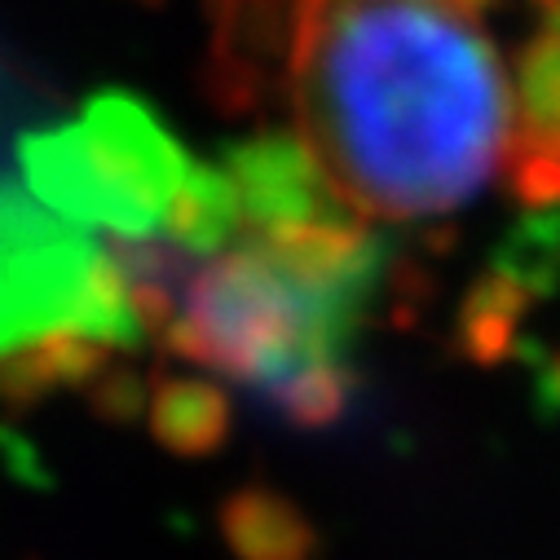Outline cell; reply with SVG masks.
Here are the masks:
<instances>
[{"mask_svg": "<svg viewBox=\"0 0 560 560\" xmlns=\"http://www.w3.org/2000/svg\"><path fill=\"white\" fill-rule=\"evenodd\" d=\"M542 5H560V0H542Z\"/></svg>", "mask_w": 560, "mask_h": 560, "instance_id": "obj_3", "label": "cell"}, {"mask_svg": "<svg viewBox=\"0 0 560 560\" xmlns=\"http://www.w3.org/2000/svg\"><path fill=\"white\" fill-rule=\"evenodd\" d=\"M366 283V243L331 221H273L199 265L173 310V345L273 393L301 419L340 410V349Z\"/></svg>", "mask_w": 560, "mask_h": 560, "instance_id": "obj_2", "label": "cell"}, {"mask_svg": "<svg viewBox=\"0 0 560 560\" xmlns=\"http://www.w3.org/2000/svg\"><path fill=\"white\" fill-rule=\"evenodd\" d=\"M494 0H296L283 93L305 164L375 221H433L529 160Z\"/></svg>", "mask_w": 560, "mask_h": 560, "instance_id": "obj_1", "label": "cell"}]
</instances>
